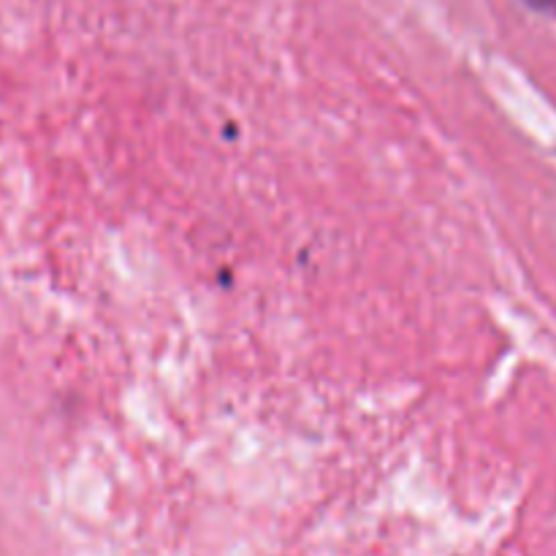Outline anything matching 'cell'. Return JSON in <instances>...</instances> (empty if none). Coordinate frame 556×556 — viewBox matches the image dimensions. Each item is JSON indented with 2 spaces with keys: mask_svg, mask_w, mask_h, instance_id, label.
Segmentation results:
<instances>
[{
  "mask_svg": "<svg viewBox=\"0 0 556 556\" xmlns=\"http://www.w3.org/2000/svg\"><path fill=\"white\" fill-rule=\"evenodd\" d=\"M527 3L538 11H554L556 9V0H527Z\"/></svg>",
  "mask_w": 556,
  "mask_h": 556,
  "instance_id": "1",
  "label": "cell"
}]
</instances>
